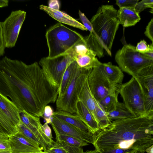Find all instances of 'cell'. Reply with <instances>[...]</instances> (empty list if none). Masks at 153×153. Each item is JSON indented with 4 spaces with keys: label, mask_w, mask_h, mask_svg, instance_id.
<instances>
[{
    "label": "cell",
    "mask_w": 153,
    "mask_h": 153,
    "mask_svg": "<svg viewBox=\"0 0 153 153\" xmlns=\"http://www.w3.org/2000/svg\"><path fill=\"white\" fill-rule=\"evenodd\" d=\"M12 153H35L43 151L40 146L19 132L8 137Z\"/></svg>",
    "instance_id": "16"
},
{
    "label": "cell",
    "mask_w": 153,
    "mask_h": 153,
    "mask_svg": "<svg viewBox=\"0 0 153 153\" xmlns=\"http://www.w3.org/2000/svg\"><path fill=\"white\" fill-rule=\"evenodd\" d=\"M39 8L59 22L83 30H87L84 25L68 14L59 10H54L48 6L41 5Z\"/></svg>",
    "instance_id": "17"
},
{
    "label": "cell",
    "mask_w": 153,
    "mask_h": 153,
    "mask_svg": "<svg viewBox=\"0 0 153 153\" xmlns=\"http://www.w3.org/2000/svg\"><path fill=\"white\" fill-rule=\"evenodd\" d=\"M78 13L80 20L82 23V25L87 29V30H88L90 31V33H94L92 26L90 22L84 14L82 12L79 10Z\"/></svg>",
    "instance_id": "35"
},
{
    "label": "cell",
    "mask_w": 153,
    "mask_h": 153,
    "mask_svg": "<svg viewBox=\"0 0 153 153\" xmlns=\"http://www.w3.org/2000/svg\"><path fill=\"white\" fill-rule=\"evenodd\" d=\"M119 89L106 96L98 102L105 112L108 113L114 110L117 102Z\"/></svg>",
    "instance_id": "27"
},
{
    "label": "cell",
    "mask_w": 153,
    "mask_h": 153,
    "mask_svg": "<svg viewBox=\"0 0 153 153\" xmlns=\"http://www.w3.org/2000/svg\"><path fill=\"white\" fill-rule=\"evenodd\" d=\"M95 111L96 121L99 127L100 130H104L111 124V121L109 120L107 113L96 100Z\"/></svg>",
    "instance_id": "28"
},
{
    "label": "cell",
    "mask_w": 153,
    "mask_h": 153,
    "mask_svg": "<svg viewBox=\"0 0 153 153\" xmlns=\"http://www.w3.org/2000/svg\"><path fill=\"white\" fill-rule=\"evenodd\" d=\"M53 117L79 129L84 131L90 132L86 125L76 114H72L66 111L57 110L55 111H54Z\"/></svg>",
    "instance_id": "19"
},
{
    "label": "cell",
    "mask_w": 153,
    "mask_h": 153,
    "mask_svg": "<svg viewBox=\"0 0 153 153\" xmlns=\"http://www.w3.org/2000/svg\"><path fill=\"white\" fill-rule=\"evenodd\" d=\"M9 1L8 0H0V8L7 7Z\"/></svg>",
    "instance_id": "43"
},
{
    "label": "cell",
    "mask_w": 153,
    "mask_h": 153,
    "mask_svg": "<svg viewBox=\"0 0 153 153\" xmlns=\"http://www.w3.org/2000/svg\"><path fill=\"white\" fill-rule=\"evenodd\" d=\"M153 117L144 115L113 121L93 135L98 152L121 149L145 152L153 144Z\"/></svg>",
    "instance_id": "2"
},
{
    "label": "cell",
    "mask_w": 153,
    "mask_h": 153,
    "mask_svg": "<svg viewBox=\"0 0 153 153\" xmlns=\"http://www.w3.org/2000/svg\"><path fill=\"white\" fill-rule=\"evenodd\" d=\"M115 59L118 67L124 72L134 77L143 69L153 65V59L136 51L130 44L124 45L116 53Z\"/></svg>",
    "instance_id": "5"
},
{
    "label": "cell",
    "mask_w": 153,
    "mask_h": 153,
    "mask_svg": "<svg viewBox=\"0 0 153 153\" xmlns=\"http://www.w3.org/2000/svg\"><path fill=\"white\" fill-rule=\"evenodd\" d=\"M135 48L137 52L143 53L151 51H153V43H152L150 45H147L146 41L143 40L137 43Z\"/></svg>",
    "instance_id": "33"
},
{
    "label": "cell",
    "mask_w": 153,
    "mask_h": 153,
    "mask_svg": "<svg viewBox=\"0 0 153 153\" xmlns=\"http://www.w3.org/2000/svg\"><path fill=\"white\" fill-rule=\"evenodd\" d=\"M76 114L86 125L89 131L93 134L100 130L90 111L79 100L76 104Z\"/></svg>",
    "instance_id": "18"
},
{
    "label": "cell",
    "mask_w": 153,
    "mask_h": 153,
    "mask_svg": "<svg viewBox=\"0 0 153 153\" xmlns=\"http://www.w3.org/2000/svg\"><path fill=\"white\" fill-rule=\"evenodd\" d=\"M143 54L146 57L153 59V51H151Z\"/></svg>",
    "instance_id": "44"
},
{
    "label": "cell",
    "mask_w": 153,
    "mask_h": 153,
    "mask_svg": "<svg viewBox=\"0 0 153 153\" xmlns=\"http://www.w3.org/2000/svg\"><path fill=\"white\" fill-rule=\"evenodd\" d=\"M50 124L54 131L68 135L92 144L93 134L79 129L58 119L52 117Z\"/></svg>",
    "instance_id": "14"
},
{
    "label": "cell",
    "mask_w": 153,
    "mask_h": 153,
    "mask_svg": "<svg viewBox=\"0 0 153 153\" xmlns=\"http://www.w3.org/2000/svg\"><path fill=\"white\" fill-rule=\"evenodd\" d=\"M78 67L75 60L68 66L62 76L58 97H60L63 94Z\"/></svg>",
    "instance_id": "25"
},
{
    "label": "cell",
    "mask_w": 153,
    "mask_h": 153,
    "mask_svg": "<svg viewBox=\"0 0 153 153\" xmlns=\"http://www.w3.org/2000/svg\"><path fill=\"white\" fill-rule=\"evenodd\" d=\"M0 136H5L9 137V136L7 131L2 126L0 122Z\"/></svg>",
    "instance_id": "42"
},
{
    "label": "cell",
    "mask_w": 153,
    "mask_h": 153,
    "mask_svg": "<svg viewBox=\"0 0 153 153\" xmlns=\"http://www.w3.org/2000/svg\"><path fill=\"white\" fill-rule=\"evenodd\" d=\"M35 153H49L47 152H45L44 151H42V152H36Z\"/></svg>",
    "instance_id": "48"
},
{
    "label": "cell",
    "mask_w": 153,
    "mask_h": 153,
    "mask_svg": "<svg viewBox=\"0 0 153 153\" xmlns=\"http://www.w3.org/2000/svg\"><path fill=\"white\" fill-rule=\"evenodd\" d=\"M88 48L92 51L99 58L104 56L103 47L99 39L93 33L84 37Z\"/></svg>",
    "instance_id": "26"
},
{
    "label": "cell",
    "mask_w": 153,
    "mask_h": 153,
    "mask_svg": "<svg viewBox=\"0 0 153 153\" xmlns=\"http://www.w3.org/2000/svg\"><path fill=\"white\" fill-rule=\"evenodd\" d=\"M75 60L74 48L69 52L56 56L42 58L39 64L50 83L59 89L65 71L68 66Z\"/></svg>",
    "instance_id": "7"
},
{
    "label": "cell",
    "mask_w": 153,
    "mask_h": 153,
    "mask_svg": "<svg viewBox=\"0 0 153 153\" xmlns=\"http://www.w3.org/2000/svg\"><path fill=\"white\" fill-rule=\"evenodd\" d=\"M11 153L8 137L0 136V153Z\"/></svg>",
    "instance_id": "32"
},
{
    "label": "cell",
    "mask_w": 153,
    "mask_h": 153,
    "mask_svg": "<svg viewBox=\"0 0 153 153\" xmlns=\"http://www.w3.org/2000/svg\"><path fill=\"white\" fill-rule=\"evenodd\" d=\"M134 78L143 97L146 114L153 117V65L140 71Z\"/></svg>",
    "instance_id": "12"
},
{
    "label": "cell",
    "mask_w": 153,
    "mask_h": 153,
    "mask_svg": "<svg viewBox=\"0 0 153 153\" xmlns=\"http://www.w3.org/2000/svg\"><path fill=\"white\" fill-rule=\"evenodd\" d=\"M138 1V0H117L116 4L118 6L119 8L124 7L135 9Z\"/></svg>",
    "instance_id": "34"
},
{
    "label": "cell",
    "mask_w": 153,
    "mask_h": 153,
    "mask_svg": "<svg viewBox=\"0 0 153 153\" xmlns=\"http://www.w3.org/2000/svg\"><path fill=\"white\" fill-rule=\"evenodd\" d=\"M84 153H99L95 149L94 150H88L86 151Z\"/></svg>",
    "instance_id": "46"
},
{
    "label": "cell",
    "mask_w": 153,
    "mask_h": 153,
    "mask_svg": "<svg viewBox=\"0 0 153 153\" xmlns=\"http://www.w3.org/2000/svg\"><path fill=\"white\" fill-rule=\"evenodd\" d=\"M145 35L149 38L153 43V19L152 18L148 23L144 32Z\"/></svg>",
    "instance_id": "37"
},
{
    "label": "cell",
    "mask_w": 153,
    "mask_h": 153,
    "mask_svg": "<svg viewBox=\"0 0 153 153\" xmlns=\"http://www.w3.org/2000/svg\"><path fill=\"white\" fill-rule=\"evenodd\" d=\"M101 63L92 69L88 77L90 90L94 98L98 102L108 94L119 90L120 86L114 85L109 81L103 72Z\"/></svg>",
    "instance_id": "9"
},
{
    "label": "cell",
    "mask_w": 153,
    "mask_h": 153,
    "mask_svg": "<svg viewBox=\"0 0 153 153\" xmlns=\"http://www.w3.org/2000/svg\"><path fill=\"white\" fill-rule=\"evenodd\" d=\"M49 7L56 10H59V1L56 0H51L48 2Z\"/></svg>",
    "instance_id": "41"
},
{
    "label": "cell",
    "mask_w": 153,
    "mask_h": 153,
    "mask_svg": "<svg viewBox=\"0 0 153 153\" xmlns=\"http://www.w3.org/2000/svg\"><path fill=\"white\" fill-rule=\"evenodd\" d=\"M135 150H127L121 149H114L98 152L99 153H133Z\"/></svg>",
    "instance_id": "38"
},
{
    "label": "cell",
    "mask_w": 153,
    "mask_h": 153,
    "mask_svg": "<svg viewBox=\"0 0 153 153\" xmlns=\"http://www.w3.org/2000/svg\"><path fill=\"white\" fill-rule=\"evenodd\" d=\"M108 117L111 121L113 120L124 119L135 117L126 107L124 103L117 102L115 109L107 113Z\"/></svg>",
    "instance_id": "24"
},
{
    "label": "cell",
    "mask_w": 153,
    "mask_h": 153,
    "mask_svg": "<svg viewBox=\"0 0 153 153\" xmlns=\"http://www.w3.org/2000/svg\"></svg>",
    "instance_id": "49"
},
{
    "label": "cell",
    "mask_w": 153,
    "mask_h": 153,
    "mask_svg": "<svg viewBox=\"0 0 153 153\" xmlns=\"http://www.w3.org/2000/svg\"><path fill=\"white\" fill-rule=\"evenodd\" d=\"M53 111L51 107L47 105L44 108L42 118L45 123L49 124L51 123L53 117Z\"/></svg>",
    "instance_id": "36"
},
{
    "label": "cell",
    "mask_w": 153,
    "mask_h": 153,
    "mask_svg": "<svg viewBox=\"0 0 153 153\" xmlns=\"http://www.w3.org/2000/svg\"><path fill=\"white\" fill-rule=\"evenodd\" d=\"M117 15L120 24L124 27L134 26L141 19L139 13L133 9L119 8Z\"/></svg>",
    "instance_id": "20"
},
{
    "label": "cell",
    "mask_w": 153,
    "mask_h": 153,
    "mask_svg": "<svg viewBox=\"0 0 153 153\" xmlns=\"http://www.w3.org/2000/svg\"><path fill=\"white\" fill-rule=\"evenodd\" d=\"M20 121L18 108L7 97L0 93V122L9 137L17 132L16 127Z\"/></svg>",
    "instance_id": "11"
},
{
    "label": "cell",
    "mask_w": 153,
    "mask_h": 153,
    "mask_svg": "<svg viewBox=\"0 0 153 153\" xmlns=\"http://www.w3.org/2000/svg\"><path fill=\"white\" fill-rule=\"evenodd\" d=\"M26 13L22 10L13 11L3 22H1L5 48L15 46Z\"/></svg>",
    "instance_id": "10"
},
{
    "label": "cell",
    "mask_w": 153,
    "mask_h": 153,
    "mask_svg": "<svg viewBox=\"0 0 153 153\" xmlns=\"http://www.w3.org/2000/svg\"><path fill=\"white\" fill-rule=\"evenodd\" d=\"M144 152H139L138 151H136L134 152L133 153H144Z\"/></svg>",
    "instance_id": "47"
},
{
    "label": "cell",
    "mask_w": 153,
    "mask_h": 153,
    "mask_svg": "<svg viewBox=\"0 0 153 153\" xmlns=\"http://www.w3.org/2000/svg\"><path fill=\"white\" fill-rule=\"evenodd\" d=\"M56 140L64 142L68 145L77 147H82L87 146L88 143L74 137L61 134L54 131Z\"/></svg>",
    "instance_id": "29"
},
{
    "label": "cell",
    "mask_w": 153,
    "mask_h": 153,
    "mask_svg": "<svg viewBox=\"0 0 153 153\" xmlns=\"http://www.w3.org/2000/svg\"><path fill=\"white\" fill-rule=\"evenodd\" d=\"M145 152L147 153H153V145H152L147 148Z\"/></svg>",
    "instance_id": "45"
},
{
    "label": "cell",
    "mask_w": 153,
    "mask_h": 153,
    "mask_svg": "<svg viewBox=\"0 0 153 153\" xmlns=\"http://www.w3.org/2000/svg\"><path fill=\"white\" fill-rule=\"evenodd\" d=\"M91 69H86L78 67L63 94L57 98L56 101L57 110L76 114V103Z\"/></svg>",
    "instance_id": "6"
},
{
    "label": "cell",
    "mask_w": 153,
    "mask_h": 153,
    "mask_svg": "<svg viewBox=\"0 0 153 153\" xmlns=\"http://www.w3.org/2000/svg\"><path fill=\"white\" fill-rule=\"evenodd\" d=\"M45 152L49 153H84L82 147L71 146L56 140Z\"/></svg>",
    "instance_id": "23"
},
{
    "label": "cell",
    "mask_w": 153,
    "mask_h": 153,
    "mask_svg": "<svg viewBox=\"0 0 153 153\" xmlns=\"http://www.w3.org/2000/svg\"><path fill=\"white\" fill-rule=\"evenodd\" d=\"M49 50L48 57L56 56L71 51L84 37L60 23L52 26L45 34Z\"/></svg>",
    "instance_id": "4"
},
{
    "label": "cell",
    "mask_w": 153,
    "mask_h": 153,
    "mask_svg": "<svg viewBox=\"0 0 153 153\" xmlns=\"http://www.w3.org/2000/svg\"><path fill=\"white\" fill-rule=\"evenodd\" d=\"M74 48L75 61L79 67L91 69L101 63L96 57V55L87 47L85 39Z\"/></svg>",
    "instance_id": "15"
},
{
    "label": "cell",
    "mask_w": 153,
    "mask_h": 153,
    "mask_svg": "<svg viewBox=\"0 0 153 153\" xmlns=\"http://www.w3.org/2000/svg\"><path fill=\"white\" fill-rule=\"evenodd\" d=\"M0 93L20 111L42 118L45 106L56 102L59 88L50 83L37 62L27 65L5 56L0 60Z\"/></svg>",
    "instance_id": "1"
},
{
    "label": "cell",
    "mask_w": 153,
    "mask_h": 153,
    "mask_svg": "<svg viewBox=\"0 0 153 153\" xmlns=\"http://www.w3.org/2000/svg\"><path fill=\"white\" fill-rule=\"evenodd\" d=\"M147 8L151 9L152 11H153V0H143L138 2L135 7V10L139 13Z\"/></svg>",
    "instance_id": "31"
},
{
    "label": "cell",
    "mask_w": 153,
    "mask_h": 153,
    "mask_svg": "<svg viewBox=\"0 0 153 153\" xmlns=\"http://www.w3.org/2000/svg\"><path fill=\"white\" fill-rule=\"evenodd\" d=\"M79 100L81 101L89 110L96 119L95 100L90 89L88 78L82 89Z\"/></svg>",
    "instance_id": "22"
},
{
    "label": "cell",
    "mask_w": 153,
    "mask_h": 153,
    "mask_svg": "<svg viewBox=\"0 0 153 153\" xmlns=\"http://www.w3.org/2000/svg\"><path fill=\"white\" fill-rule=\"evenodd\" d=\"M19 115L21 121L36 136L39 142L40 147L43 151L45 152L55 141L50 139L45 134L42 130V125L40 118L24 111H19Z\"/></svg>",
    "instance_id": "13"
},
{
    "label": "cell",
    "mask_w": 153,
    "mask_h": 153,
    "mask_svg": "<svg viewBox=\"0 0 153 153\" xmlns=\"http://www.w3.org/2000/svg\"><path fill=\"white\" fill-rule=\"evenodd\" d=\"M103 72L109 81L113 84L119 86L122 84L124 75L120 68L113 65L111 62L102 63Z\"/></svg>",
    "instance_id": "21"
},
{
    "label": "cell",
    "mask_w": 153,
    "mask_h": 153,
    "mask_svg": "<svg viewBox=\"0 0 153 153\" xmlns=\"http://www.w3.org/2000/svg\"><path fill=\"white\" fill-rule=\"evenodd\" d=\"M16 129L17 132L20 133L40 146L39 142L38 139L21 120L17 126Z\"/></svg>",
    "instance_id": "30"
},
{
    "label": "cell",
    "mask_w": 153,
    "mask_h": 153,
    "mask_svg": "<svg viewBox=\"0 0 153 153\" xmlns=\"http://www.w3.org/2000/svg\"><path fill=\"white\" fill-rule=\"evenodd\" d=\"M117 13V10L112 5H102L90 21L94 33L110 56L113 42L120 25Z\"/></svg>",
    "instance_id": "3"
},
{
    "label": "cell",
    "mask_w": 153,
    "mask_h": 153,
    "mask_svg": "<svg viewBox=\"0 0 153 153\" xmlns=\"http://www.w3.org/2000/svg\"><path fill=\"white\" fill-rule=\"evenodd\" d=\"M42 130L45 134L49 138L53 140L52 131L48 124L45 123L42 126Z\"/></svg>",
    "instance_id": "39"
},
{
    "label": "cell",
    "mask_w": 153,
    "mask_h": 153,
    "mask_svg": "<svg viewBox=\"0 0 153 153\" xmlns=\"http://www.w3.org/2000/svg\"><path fill=\"white\" fill-rule=\"evenodd\" d=\"M5 47L2 34V29L0 22V57L4 55L5 53Z\"/></svg>",
    "instance_id": "40"
},
{
    "label": "cell",
    "mask_w": 153,
    "mask_h": 153,
    "mask_svg": "<svg viewBox=\"0 0 153 153\" xmlns=\"http://www.w3.org/2000/svg\"><path fill=\"white\" fill-rule=\"evenodd\" d=\"M119 94L124 104L135 117L147 115L143 97L134 77H132L128 81L121 85Z\"/></svg>",
    "instance_id": "8"
}]
</instances>
